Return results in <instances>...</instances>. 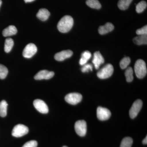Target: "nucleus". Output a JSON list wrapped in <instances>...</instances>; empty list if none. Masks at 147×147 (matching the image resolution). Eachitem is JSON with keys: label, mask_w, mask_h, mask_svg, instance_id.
<instances>
[{"label": "nucleus", "mask_w": 147, "mask_h": 147, "mask_svg": "<svg viewBox=\"0 0 147 147\" xmlns=\"http://www.w3.org/2000/svg\"><path fill=\"white\" fill-rule=\"evenodd\" d=\"M74 20L71 16L66 15L61 18L57 25L59 31L62 33H67L73 27Z\"/></svg>", "instance_id": "1"}, {"label": "nucleus", "mask_w": 147, "mask_h": 147, "mask_svg": "<svg viewBox=\"0 0 147 147\" xmlns=\"http://www.w3.org/2000/svg\"><path fill=\"white\" fill-rule=\"evenodd\" d=\"M134 71L137 78L143 79L146 75V65L144 61L142 59L138 60L134 65Z\"/></svg>", "instance_id": "2"}, {"label": "nucleus", "mask_w": 147, "mask_h": 147, "mask_svg": "<svg viewBox=\"0 0 147 147\" xmlns=\"http://www.w3.org/2000/svg\"><path fill=\"white\" fill-rule=\"evenodd\" d=\"M113 71V66L110 64H108L97 72V76L100 79H108L112 76Z\"/></svg>", "instance_id": "3"}, {"label": "nucleus", "mask_w": 147, "mask_h": 147, "mask_svg": "<svg viewBox=\"0 0 147 147\" xmlns=\"http://www.w3.org/2000/svg\"><path fill=\"white\" fill-rule=\"evenodd\" d=\"M29 129L23 124L17 125L14 126L12 131V136L16 137H23L28 133Z\"/></svg>", "instance_id": "4"}, {"label": "nucleus", "mask_w": 147, "mask_h": 147, "mask_svg": "<svg viewBox=\"0 0 147 147\" xmlns=\"http://www.w3.org/2000/svg\"><path fill=\"white\" fill-rule=\"evenodd\" d=\"M65 99L69 104L76 105L82 101V94L78 93H71L66 95Z\"/></svg>", "instance_id": "5"}, {"label": "nucleus", "mask_w": 147, "mask_h": 147, "mask_svg": "<svg viewBox=\"0 0 147 147\" xmlns=\"http://www.w3.org/2000/svg\"><path fill=\"white\" fill-rule=\"evenodd\" d=\"M75 131L79 136L84 137L87 132V124L84 120L77 121L74 125Z\"/></svg>", "instance_id": "6"}, {"label": "nucleus", "mask_w": 147, "mask_h": 147, "mask_svg": "<svg viewBox=\"0 0 147 147\" xmlns=\"http://www.w3.org/2000/svg\"><path fill=\"white\" fill-rule=\"evenodd\" d=\"M142 105L143 102L142 100L140 99H138L134 101L129 110V116L131 118L134 119L136 118L142 109Z\"/></svg>", "instance_id": "7"}, {"label": "nucleus", "mask_w": 147, "mask_h": 147, "mask_svg": "<svg viewBox=\"0 0 147 147\" xmlns=\"http://www.w3.org/2000/svg\"><path fill=\"white\" fill-rule=\"evenodd\" d=\"M37 48L34 43H29L23 51V56L25 58H31L36 53Z\"/></svg>", "instance_id": "8"}, {"label": "nucleus", "mask_w": 147, "mask_h": 147, "mask_svg": "<svg viewBox=\"0 0 147 147\" xmlns=\"http://www.w3.org/2000/svg\"><path fill=\"white\" fill-rule=\"evenodd\" d=\"M97 117L98 119L100 121H105L108 119L111 115L110 110L106 108L98 107L97 109Z\"/></svg>", "instance_id": "9"}, {"label": "nucleus", "mask_w": 147, "mask_h": 147, "mask_svg": "<svg viewBox=\"0 0 147 147\" xmlns=\"http://www.w3.org/2000/svg\"><path fill=\"white\" fill-rule=\"evenodd\" d=\"M34 105L35 108L40 113L42 114H47L49 111L48 106L43 100L40 99H36L34 101Z\"/></svg>", "instance_id": "10"}, {"label": "nucleus", "mask_w": 147, "mask_h": 147, "mask_svg": "<svg viewBox=\"0 0 147 147\" xmlns=\"http://www.w3.org/2000/svg\"><path fill=\"white\" fill-rule=\"evenodd\" d=\"M55 75L53 71H48L47 70H42L39 71L34 76V79L37 80L42 79H50L53 78Z\"/></svg>", "instance_id": "11"}, {"label": "nucleus", "mask_w": 147, "mask_h": 147, "mask_svg": "<svg viewBox=\"0 0 147 147\" xmlns=\"http://www.w3.org/2000/svg\"><path fill=\"white\" fill-rule=\"evenodd\" d=\"M73 55V52L70 50H63L59 52L55 56V59L56 60L59 61H62L71 57Z\"/></svg>", "instance_id": "12"}, {"label": "nucleus", "mask_w": 147, "mask_h": 147, "mask_svg": "<svg viewBox=\"0 0 147 147\" xmlns=\"http://www.w3.org/2000/svg\"><path fill=\"white\" fill-rule=\"evenodd\" d=\"M105 62L104 58L99 52H96L94 54L92 63L96 69H98L101 64Z\"/></svg>", "instance_id": "13"}, {"label": "nucleus", "mask_w": 147, "mask_h": 147, "mask_svg": "<svg viewBox=\"0 0 147 147\" xmlns=\"http://www.w3.org/2000/svg\"><path fill=\"white\" fill-rule=\"evenodd\" d=\"M114 29V26L111 23H107L104 26H100L98 28V32L101 35L108 33L112 31Z\"/></svg>", "instance_id": "14"}, {"label": "nucleus", "mask_w": 147, "mask_h": 147, "mask_svg": "<svg viewBox=\"0 0 147 147\" xmlns=\"http://www.w3.org/2000/svg\"><path fill=\"white\" fill-rule=\"evenodd\" d=\"M50 16V12L47 9L42 8L40 9L36 14L37 17L42 21H45Z\"/></svg>", "instance_id": "15"}, {"label": "nucleus", "mask_w": 147, "mask_h": 147, "mask_svg": "<svg viewBox=\"0 0 147 147\" xmlns=\"http://www.w3.org/2000/svg\"><path fill=\"white\" fill-rule=\"evenodd\" d=\"M17 30L15 26H9L3 31V35L4 37L11 36L17 33Z\"/></svg>", "instance_id": "16"}, {"label": "nucleus", "mask_w": 147, "mask_h": 147, "mask_svg": "<svg viewBox=\"0 0 147 147\" xmlns=\"http://www.w3.org/2000/svg\"><path fill=\"white\" fill-rule=\"evenodd\" d=\"M133 42L137 45H145L147 44V35H139L134 38L133 39Z\"/></svg>", "instance_id": "17"}, {"label": "nucleus", "mask_w": 147, "mask_h": 147, "mask_svg": "<svg viewBox=\"0 0 147 147\" xmlns=\"http://www.w3.org/2000/svg\"><path fill=\"white\" fill-rule=\"evenodd\" d=\"M91 57V53L89 51H86L83 52L82 55V57L79 61L80 65H84L87 64L88 61L90 59Z\"/></svg>", "instance_id": "18"}, {"label": "nucleus", "mask_w": 147, "mask_h": 147, "mask_svg": "<svg viewBox=\"0 0 147 147\" xmlns=\"http://www.w3.org/2000/svg\"><path fill=\"white\" fill-rule=\"evenodd\" d=\"M133 0H119L118 7L121 10H126L128 8Z\"/></svg>", "instance_id": "19"}, {"label": "nucleus", "mask_w": 147, "mask_h": 147, "mask_svg": "<svg viewBox=\"0 0 147 147\" xmlns=\"http://www.w3.org/2000/svg\"><path fill=\"white\" fill-rule=\"evenodd\" d=\"M8 104L6 101L3 100L0 102V116L4 117L7 114V107Z\"/></svg>", "instance_id": "20"}, {"label": "nucleus", "mask_w": 147, "mask_h": 147, "mask_svg": "<svg viewBox=\"0 0 147 147\" xmlns=\"http://www.w3.org/2000/svg\"><path fill=\"white\" fill-rule=\"evenodd\" d=\"M86 3L92 8L99 9L101 7V4L98 0H87Z\"/></svg>", "instance_id": "21"}, {"label": "nucleus", "mask_w": 147, "mask_h": 147, "mask_svg": "<svg viewBox=\"0 0 147 147\" xmlns=\"http://www.w3.org/2000/svg\"><path fill=\"white\" fill-rule=\"evenodd\" d=\"M14 42L13 39L11 38H7L5 40V42L4 50L5 53L10 52L13 47Z\"/></svg>", "instance_id": "22"}, {"label": "nucleus", "mask_w": 147, "mask_h": 147, "mask_svg": "<svg viewBox=\"0 0 147 147\" xmlns=\"http://www.w3.org/2000/svg\"><path fill=\"white\" fill-rule=\"evenodd\" d=\"M125 74L126 77L127 82H131L133 81V79H134L133 70L131 67H128L126 69Z\"/></svg>", "instance_id": "23"}, {"label": "nucleus", "mask_w": 147, "mask_h": 147, "mask_svg": "<svg viewBox=\"0 0 147 147\" xmlns=\"http://www.w3.org/2000/svg\"><path fill=\"white\" fill-rule=\"evenodd\" d=\"M132 144L133 140L131 137H125L122 141L120 147H131Z\"/></svg>", "instance_id": "24"}, {"label": "nucleus", "mask_w": 147, "mask_h": 147, "mask_svg": "<svg viewBox=\"0 0 147 147\" xmlns=\"http://www.w3.org/2000/svg\"><path fill=\"white\" fill-rule=\"evenodd\" d=\"M147 3L142 1L138 3L136 7V11L138 13H142L147 7Z\"/></svg>", "instance_id": "25"}, {"label": "nucleus", "mask_w": 147, "mask_h": 147, "mask_svg": "<svg viewBox=\"0 0 147 147\" xmlns=\"http://www.w3.org/2000/svg\"><path fill=\"white\" fill-rule=\"evenodd\" d=\"M130 62H131V60L130 58L129 57H125L123 58L120 63L121 68L122 69H125L127 68V67L130 64Z\"/></svg>", "instance_id": "26"}, {"label": "nucleus", "mask_w": 147, "mask_h": 147, "mask_svg": "<svg viewBox=\"0 0 147 147\" xmlns=\"http://www.w3.org/2000/svg\"><path fill=\"white\" fill-rule=\"evenodd\" d=\"M8 73V69L5 66L0 64V79H5Z\"/></svg>", "instance_id": "27"}, {"label": "nucleus", "mask_w": 147, "mask_h": 147, "mask_svg": "<svg viewBox=\"0 0 147 147\" xmlns=\"http://www.w3.org/2000/svg\"><path fill=\"white\" fill-rule=\"evenodd\" d=\"M82 68V71L83 73L88 72L90 71H92V65L90 64H86L84 65Z\"/></svg>", "instance_id": "28"}, {"label": "nucleus", "mask_w": 147, "mask_h": 147, "mask_svg": "<svg viewBox=\"0 0 147 147\" xmlns=\"http://www.w3.org/2000/svg\"><path fill=\"white\" fill-rule=\"evenodd\" d=\"M136 33L138 35H144L147 34V26H145L141 28L138 29L136 31Z\"/></svg>", "instance_id": "29"}, {"label": "nucleus", "mask_w": 147, "mask_h": 147, "mask_svg": "<svg viewBox=\"0 0 147 147\" xmlns=\"http://www.w3.org/2000/svg\"><path fill=\"white\" fill-rule=\"evenodd\" d=\"M38 143L35 140H32L27 142L22 147H37Z\"/></svg>", "instance_id": "30"}, {"label": "nucleus", "mask_w": 147, "mask_h": 147, "mask_svg": "<svg viewBox=\"0 0 147 147\" xmlns=\"http://www.w3.org/2000/svg\"><path fill=\"white\" fill-rule=\"evenodd\" d=\"M142 143L146 145L147 144V137H146V138H145L143 140V142H142Z\"/></svg>", "instance_id": "31"}, {"label": "nucleus", "mask_w": 147, "mask_h": 147, "mask_svg": "<svg viewBox=\"0 0 147 147\" xmlns=\"http://www.w3.org/2000/svg\"><path fill=\"white\" fill-rule=\"evenodd\" d=\"M34 1L35 0H24L26 3L32 2Z\"/></svg>", "instance_id": "32"}, {"label": "nucleus", "mask_w": 147, "mask_h": 147, "mask_svg": "<svg viewBox=\"0 0 147 147\" xmlns=\"http://www.w3.org/2000/svg\"><path fill=\"white\" fill-rule=\"evenodd\" d=\"M2 3V2L1 0H0V7H1V5Z\"/></svg>", "instance_id": "33"}, {"label": "nucleus", "mask_w": 147, "mask_h": 147, "mask_svg": "<svg viewBox=\"0 0 147 147\" xmlns=\"http://www.w3.org/2000/svg\"><path fill=\"white\" fill-rule=\"evenodd\" d=\"M63 147H67V146H64Z\"/></svg>", "instance_id": "34"}]
</instances>
